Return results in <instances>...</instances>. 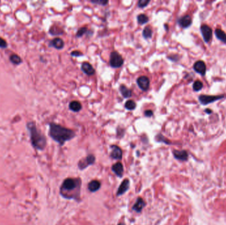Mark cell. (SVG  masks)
Masks as SVG:
<instances>
[{
	"label": "cell",
	"mask_w": 226,
	"mask_h": 225,
	"mask_svg": "<svg viewBox=\"0 0 226 225\" xmlns=\"http://www.w3.org/2000/svg\"><path fill=\"white\" fill-rule=\"evenodd\" d=\"M137 84L142 91H146L150 88V81L146 76H140L137 78Z\"/></svg>",
	"instance_id": "ba28073f"
},
{
	"label": "cell",
	"mask_w": 226,
	"mask_h": 225,
	"mask_svg": "<svg viewBox=\"0 0 226 225\" xmlns=\"http://www.w3.org/2000/svg\"><path fill=\"white\" fill-rule=\"evenodd\" d=\"M111 152L110 154L111 158L114 160H122L123 153H122V150L121 149V148L116 145H112L111 146Z\"/></svg>",
	"instance_id": "52a82bcc"
},
{
	"label": "cell",
	"mask_w": 226,
	"mask_h": 225,
	"mask_svg": "<svg viewBox=\"0 0 226 225\" xmlns=\"http://www.w3.org/2000/svg\"><path fill=\"white\" fill-rule=\"evenodd\" d=\"M26 126L29 133L32 146L38 151H43L47 144V137L37 127L34 121H29Z\"/></svg>",
	"instance_id": "3957f363"
},
{
	"label": "cell",
	"mask_w": 226,
	"mask_h": 225,
	"mask_svg": "<svg viewBox=\"0 0 226 225\" xmlns=\"http://www.w3.org/2000/svg\"><path fill=\"white\" fill-rule=\"evenodd\" d=\"M9 60L13 64L16 66H19L23 62V60L21 59V57L17 54H12L10 56Z\"/></svg>",
	"instance_id": "7402d4cb"
},
{
	"label": "cell",
	"mask_w": 226,
	"mask_h": 225,
	"mask_svg": "<svg viewBox=\"0 0 226 225\" xmlns=\"http://www.w3.org/2000/svg\"><path fill=\"white\" fill-rule=\"evenodd\" d=\"M155 139L157 142H161V143H164L167 145H171V143L167 139H166L163 135L161 133H159L156 137H155Z\"/></svg>",
	"instance_id": "4316f807"
},
{
	"label": "cell",
	"mask_w": 226,
	"mask_h": 225,
	"mask_svg": "<svg viewBox=\"0 0 226 225\" xmlns=\"http://www.w3.org/2000/svg\"><path fill=\"white\" fill-rule=\"evenodd\" d=\"M193 68L196 73H199L201 76H204L206 74V66L203 61L199 60L195 63L193 66Z\"/></svg>",
	"instance_id": "7c38bea8"
},
{
	"label": "cell",
	"mask_w": 226,
	"mask_h": 225,
	"mask_svg": "<svg viewBox=\"0 0 226 225\" xmlns=\"http://www.w3.org/2000/svg\"><path fill=\"white\" fill-rule=\"evenodd\" d=\"M125 108L128 110H133L136 108V103L133 100H129L125 103Z\"/></svg>",
	"instance_id": "484cf974"
},
{
	"label": "cell",
	"mask_w": 226,
	"mask_h": 225,
	"mask_svg": "<svg viewBox=\"0 0 226 225\" xmlns=\"http://www.w3.org/2000/svg\"><path fill=\"white\" fill-rule=\"evenodd\" d=\"M150 2V0H140V1L137 2V6L140 8H144L149 4Z\"/></svg>",
	"instance_id": "f546056e"
},
{
	"label": "cell",
	"mask_w": 226,
	"mask_h": 225,
	"mask_svg": "<svg viewBox=\"0 0 226 225\" xmlns=\"http://www.w3.org/2000/svg\"><path fill=\"white\" fill-rule=\"evenodd\" d=\"M137 20L140 24H144L149 21V18L145 14H140L137 17Z\"/></svg>",
	"instance_id": "d4e9b609"
},
{
	"label": "cell",
	"mask_w": 226,
	"mask_h": 225,
	"mask_svg": "<svg viewBox=\"0 0 226 225\" xmlns=\"http://www.w3.org/2000/svg\"><path fill=\"white\" fill-rule=\"evenodd\" d=\"M49 135L53 140L63 146L65 143L76 137L75 131L54 122L49 124Z\"/></svg>",
	"instance_id": "7a4b0ae2"
},
{
	"label": "cell",
	"mask_w": 226,
	"mask_h": 225,
	"mask_svg": "<svg viewBox=\"0 0 226 225\" xmlns=\"http://www.w3.org/2000/svg\"><path fill=\"white\" fill-rule=\"evenodd\" d=\"M205 112L206 113H207V114H211V113H212V110H210V109H206L205 110Z\"/></svg>",
	"instance_id": "e575fe53"
},
{
	"label": "cell",
	"mask_w": 226,
	"mask_h": 225,
	"mask_svg": "<svg viewBox=\"0 0 226 225\" xmlns=\"http://www.w3.org/2000/svg\"><path fill=\"white\" fill-rule=\"evenodd\" d=\"M71 55L72 56H75V57H79L83 55V53L82 52H80L79 51H73L71 52Z\"/></svg>",
	"instance_id": "836d02e7"
},
{
	"label": "cell",
	"mask_w": 226,
	"mask_h": 225,
	"mask_svg": "<svg viewBox=\"0 0 226 225\" xmlns=\"http://www.w3.org/2000/svg\"><path fill=\"white\" fill-rule=\"evenodd\" d=\"M200 31L204 41L206 42H209L211 40V36H212V30H211V28L209 26L206 25V24H203L200 27Z\"/></svg>",
	"instance_id": "9c48e42d"
},
{
	"label": "cell",
	"mask_w": 226,
	"mask_h": 225,
	"mask_svg": "<svg viewBox=\"0 0 226 225\" xmlns=\"http://www.w3.org/2000/svg\"><path fill=\"white\" fill-rule=\"evenodd\" d=\"M8 47V42H6L5 39L0 37V48L5 49Z\"/></svg>",
	"instance_id": "1f68e13d"
},
{
	"label": "cell",
	"mask_w": 226,
	"mask_h": 225,
	"mask_svg": "<svg viewBox=\"0 0 226 225\" xmlns=\"http://www.w3.org/2000/svg\"><path fill=\"white\" fill-rule=\"evenodd\" d=\"M111 170L116 176L122 178L124 174V166L121 162H117L114 164L111 167Z\"/></svg>",
	"instance_id": "9a60e30c"
},
{
	"label": "cell",
	"mask_w": 226,
	"mask_h": 225,
	"mask_svg": "<svg viewBox=\"0 0 226 225\" xmlns=\"http://www.w3.org/2000/svg\"><path fill=\"white\" fill-rule=\"evenodd\" d=\"M130 188V180L128 179H124L119 185L117 191H116V196L120 197L124 195L125 193L129 190Z\"/></svg>",
	"instance_id": "8fae6325"
},
{
	"label": "cell",
	"mask_w": 226,
	"mask_h": 225,
	"mask_svg": "<svg viewBox=\"0 0 226 225\" xmlns=\"http://www.w3.org/2000/svg\"><path fill=\"white\" fill-rule=\"evenodd\" d=\"M215 34H216V38L224 43H226V34L224 31H222L220 28H218L215 31Z\"/></svg>",
	"instance_id": "44dd1931"
},
{
	"label": "cell",
	"mask_w": 226,
	"mask_h": 225,
	"mask_svg": "<svg viewBox=\"0 0 226 225\" xmlns=\"http://www.w3.org/2000/svg\"><path fill=\"white\" fill-rule=\"evenodd\" d=\"M117 225H126V224L124 223H120Z\"/></svg>",
	"instance_id": "d590c367"
},
{
	"label": "cell",
	"mask_w": 226,
	"mask_h": 225,
	"mask_svg": "<svg viewBox=\"0 0 226 225\" xmlns=\"http://www.w3.org/2000/svg\"><path fill=\"white\" fill-rule=\"evenodd\" d=\"M81 68H82V70L85 73L89 76H93L95 73V70L93 68V67L89 62H83L82 64Z\"/></svg>",
	"instance_id": "e0dca14e"
},
{
	"label": "cell",
	"mask_w": 226,
	"mask_h": 225,
	"mask_svg": "<svg viewBox=\"0 0 226 225\" xmlns=\"http://www.w3.org/2000/svg\"><path fill=\"white\" fill-rule=\"evenodd\" d=\"M192 88L195 91H200L203 88V84L200 81H196L192 85Z\"/></svg>",
	"instance_id": "83f0119b"
},
{
	"label": "cell",
	"mask_w": 226,
	"mask_h": 225,
	"mask_svg": "<svg viewBox=\"0 0 226 225\" xmlns=\"http://www.w3.org/2000/svg\"><path fill=\"white\" fill-rule=\"evenodd\" d=\"M153 115V112L151 110H147L144 112V116L146 117H151Z\"/></svg>",
	"instance_id": "d6a6232c"
},
{
	"label": "cell",
	"mask_w": 226,
	"mask_h": 225,
	"mask_svg": "<svg viewBox=\"0 0 226 225\" xmlns=\"http://www.w3.org/2000/svg\"><path fill=\"white\" fill-rule=\"evenodd\" d=\"M153 34V31L151 29L150 26H147L144 28L143 32H142V35L144 38L148 39L152 37Z\"/></svg>",
	"instance_id": "603a6c76"
},
{
	"label": "cell",
	"mask_w": 226,
	"mask_h": 225,
	"mask_svg": "<svg viewBox=\"0 0 226 225\" xmlns=\"http://www.w3.org/2000/svg\"><path fill=\"white\" fill-rule=\"evenodd\" d=\"M101 187V183L100 181L97 180H91L89 182L87 185V188L89 191L91 193H95Z\"/></svg>",
	"instance_id": "2e32d148"
},
{
	"label": "cell",
	"mask_w": 226,
	"mask_h": 225,
	"mask_svg": "<svg viewBox=\"0 0 226 225\" xmlns=\"http://www.w3.org/2000/svg\"><path fill=\"white\" fill-rule=\"evenodd\" d=\"M69 110H71L72 111L74 112H78L80 111L81 110H82V104H81V103L79 102L74 101H72L69 103Z\"/></svg>",
	"instance_id": "ffe728a7"
},
{
	"label": "cell",
	"mask_w": 226,
	"mask_h": 225,
	"mask_svg": "<svg viewBox=\"0 0 226 225\" xmlns=\"http://www.w3.org/2000/svg\"><path fill=\"white\" fill-rule=\"evenodd\" d=\"M49 33L52 35L54 36H57V35H60L63 33V31L62 29L61 28H60L57 26H53L50 28V29L49 30Z\"/></svg>",
	"instance_id": "cb8c5ba5"
},
{
	"label": "cell",
	"mask_w": 226,
	"mask_h": 225,
	"mask_svg": "<svg viewBox=\"0 0 226 225\" xmlns=\"http://www.w3.org/2000/svg\"><path fill=\"white\" fill-rule=\"evenodd\" d=\"M87 28L86 27H82V28H79V29L78 30V31H77V34H76V37H77V38H80V37H83V36L85 34H86L87 33Z\"/></svg>",
	"instance_id": "f1b7e54d"
},
{
	"label": "cell",
	"mask_w": 226,
	"mask_h": 225,
	"mask_svg": "<svg viewBox=\"0 0 226 225\" xmlns=\"http://www.w3.org/2000/svg\"><path fill=\"white\" fill-rule=\"evenodd\" d=\"M96 158L93 154H89L86 157L79 160L77 163V167L80 170H84L89 166L93 165L95 162Z\"/></svg>",
	"instance_id": "5b68a950"
},
{
	"label": "cell",
	"mask_w": 226,
	"mask_h": 225,
	"mask_svg": "<svg viewBox=\"0 0 226 225\" xmlns=\"http://www.w3.org/2000/svg\"><path fill=\"white\" fill-rule=\"evenodd\" d=\"M146 206V201H145L141 197H138L137 198L135 203L133 205L132 209L137 213H141L142 211V210Z\"/></svg>",
	"instance_id": "30bf717a"
},
{
	"label": "cell",
	"mask_w": 226,
	"mask_h": 225,
	"mask_svg": "<svg viewBox=\"0 0 226 225\" xmlns=\"http://www.w3.org/2000/svg\"><path fill=\"white\" fill-rule=\"evenodd\" d=\"M82 184L80 178H67L63 181L60 188V194L64 199L79 202Z\"/></svg>",
	"instance_id": "6da1fadb"
},
{
	"label": "cell",
	"mask_w": 226,
	"mask_h": 225,
	"mask_svg": "<svg viewBox=\"0 0 226 225\" xmlns=\"http://www.w3.org/2000/svg\"><path fill=\"white\" fill-rule=\"evenodd\" d=\"M91 2L95 4H100L101 5H106L108 3L107 0H91Z\"/></svg>",
	"instance_id": "4dcf8cb0"
},
{
	"label": "cell",
	"mask_w": 226,
	"mask_h": 225,
	"mask_svg": "<svg viewBox=\"0 0 226 225\" xmlns=\"http://www.w3.org/2000/svg\"><path fill=\"white\" fill-rule=\"evenodd\" d=\"M119 90L124 98H127L131 97L132 96V91L130 90V89H129L128 88H127V87L125 86L124 85H121L119 87Z\"/></svg>",
	"instance_id": "d6986e66"
},
{
	"label": "cell",
	"mask_w": 226,
	"mask_h": 225,
	"mask_svg": "<svg viewBox=\"0 0 226 225\" xmlns=\"http://www.w3.org/2000/svg\"><path fill=\"white\" fill-rule=\"evenodd\" d=\"M178 23L182 28H189L192 24V18L189 15L182 16L178 19Z\"/></svg>",
	"instance_id": "5bb4252c"
},
{
	"label": "cell",
	"mask_w": 226,
	"mask_h": 225,
	"mask_svg": "<svg viewBox=\"0 0 226 225\" xmlns=\"http://www.w3.org/2000/svg\"><path fill=\"white\" fill-rule=\"evenodd\" d=\"M50 46L57 50H61L64 47V42L60 38H55L50 42Z\"/></svg>",
	"instance_id": "ac0fdd59"
},
{
	"label": "cell",
	"mask_w": 226,
	"mask_h": 225,
	"mask_svg": "<svg viewBox=\"0 0 226 225\" xmlns=\"http://www.w3.org/2000/svg\"><path fill=\"white\" fill-rule=\"evenodd\" d=\"M222 98H224V95L211 96V95H202L199 97V100L201 104L207 105L208 104H210V103L216 102L218 101V100H220Z\"/></svg>",
	"instance_id": "8992f818"
},
{
	"label": "cell",
	"mask_w": 226,
	"mask_h": 225,
	"mask_svg": "<svg viewBox=\"0 0 226 225\" xmlns=\"http://www.w3.org/2000/svg\"><path fill=\"white\" fill-rule=\"evenodd\" d=\"M110 65L113 68H119L124 64V59L120 53L116 51L111 53L110 56Z\"/></svg>",
	"instance_id": "277c9868"
},
{
	"label": "cell",
	"mask_w": 226,
	"mask_h": 225,
	"mask_svg": "<svg viewBox=\"0 0 226 225\" xmlns=\"http://www.w3.org/2000/svg\"><path fill=\"white\" fill-rule=\"evenodd\" d=\"M173 155L174 158L178 160L181 161H186L189 158V154L185 150H173Z\"/></svg>",
	"instance_id": "4fadbf2b"
}]
</instances>
